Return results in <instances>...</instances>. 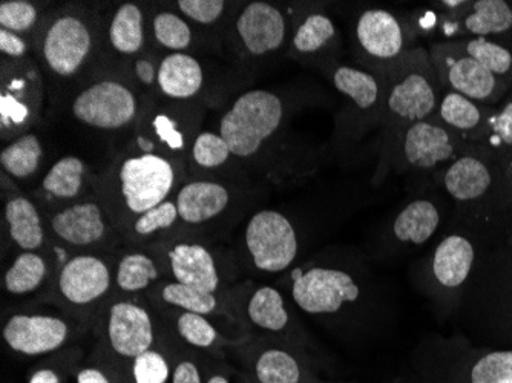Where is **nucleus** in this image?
I'll return each mask as SVG.
<instances>
[{
  "mask_svg": "<svg viewBox=\"0 0 512 383\" xmlns=\"http://www.w3.org/2000/svg\"><path fill=\"white\" fill-rule=\"evenodd\" d=\"M413 20L419 37L422 31L433 34L431 43L483 37L512 50V2L509 0H474L456 17L433 13V17L413 16Z\"/></svg>",
  "mask_w": 512,
  "mask_h": 383,
  "instance_id": "17",
  "label": "nucleus"
},
{
  "mask_svg": "<svg viewBox=\"0 0 512 383\" xmlns=\"http://www.w3.org/2000/svg\"><path fill=\"white\" fill-rule=\"evenodd\" d=\"M471 233L477 243L476 269L457 311L477 330L512 342V206Z\"/></svg>",
  "mask_w": 512,
  "mask_h": 383,
  "instance_id": "1",
  "label": "nucleus"
},
{
  "mask_svg": "<svg viewBox=\"0 0 512 383\" xmlns=\"http://www.w3.org/2000/svg\"><path fill=\"white\" fill-rule=\"evenodd\" d=\"M240 246L247 269L258 275L289 272L301 252L295 224L272 209L253 213L241 233Z\"/></svg>",
  "mask_w": 512,
  "mask_h": 383,
  "instance_id": "12",
  "label": "nucleus"
},
{
  "mask_svg": "<svg viewBox=\"0 0 512 383\" xmlns=\"http://www.w3.org/2000/svg\"><path fill=\"white\" fill-rule=\"evenodd\" d=\"M230 315L244 334L276 339L309 350L310 339L293 313L292 305L273 285L243 284L227 293Z\"/></svg>",
  "mask_w": 512,
  "mask_h": 383,
  "instance_id": "10",
  "label": "nucleus"
},
{
  "mask_svg": "<svg viewBox=\"0 0 512 383\" xmlns=\"http://www.w3.org/2000/svg\"><path fill=\"white\" fill-rule=\"evenodd\" d=\"M177 7L184 17L200 25L217 23L227 10L223 0H180Z\"/></svg>",
  "mask_w": 512,
  "mask_h": 383,
  "instance_id": "48",
  "label": "nucleus"
},
{
  "mask_svg": "<svg viewBox=\"0 0 512 383\" xmlns=\"http://www.w3.org/2000/svg\"><path fill=\"white\" fill-rule=\"evenodd\" d=\"M161 322L171 328L175 339L192 350L227 357L226 353L243 342L246 334L238 338H227L207 316L189 311L160 310Z\"/></svg>",
  "mask_w": 512,
  "mask_h": 383,
  "instance_id": "28",
  "label": "nucleus"
},
{
  "mask_svg": "<svg viewBox=\"0 0 512 383\" xmlns=\"http://www.w3.org/2000/svg\"><path fill=\"white\" fill-rule=\"evenodd\" d=\"M152 33L158 45L174 53H183L192 43V30L188 22L172 11H161L152 19Z\"/></svg>",
  "mask_w": 512,
  "mask_h": 383,
  "instance_id": "44",
  "label": "nucleus"
},
{
  "mask_svg": "<svg viewBox=\"0 0 512 383\" xmlns=\"http://www.w3.org/2000/svg\"><path fill=\"white\" fill-rule=\"evenodd\" d=\"M166 276L171 281L191 285L206 292L227 295L237 272L235 264L223 253L194 238H166L155 244Z\"/></svg>",
  "mask_w": 512,
  "mask_h": 383,
  "instance_id": "13",
  "label": "nucleus"
},
{
  "mask_svg": "<svg viewBox=\"0 0 512 383\" xmlns=\"http://www.w3.org/2000/svg\"><path fill=\"white\" fill-rule=\"evenodd\" d=\"M411 14L390 8H365L353 27V50L359 68L385 77L402 57L419 45Z\"/></svg>",
  "mask_w": 512,
  "mask_h": 383,
  "instance_id": "8",
  "label": "nucleus"
},
{
  "mask_svg": "<svg viewBox=\"0 0 512 383\" xmlns=\"http://www.w3.org/2000/svg\"><path fill=\"white\" fill-rule=\"evenodd\" d=\"M468 361L467 383H512V350L485 351Z\"/></svg>",
  "mask_w": 512,
  "mask_h": 383,
  "instance_id": "41",
  "label": "nucleus"
},
{
  "mask_svg": "<svg viewBox=\"0 0 512 383\" xmlns=\"http://www.w3.org/2000/svg\"><path fill=\"white\" fill-rule=\"evenodd\" d=\"M505 164V163H503ZM506 167V204L505 207L512 206V163L505 164Z\"/></svg>",
  "mask_w": 512,
  "mask_h": 383,
  "instance_id": "53",
  "label": "nucleus"
},
{
  "mask_svg": "<svg viewBox=\"0 0 512 383\" xmlns=\"http://www.w3.org/2000/svg\"><path fill=\"white\" fill-rule=\"evenodd\" d=\"M192 158L204 169H218L229 163L234 155L224 138L215 132H201L192 146Z\"/></svg>",
  "mask_w": 512,
  "mask_h": 383,
  "instance_id": "45",
  "label": "nucleus"
},
{
  "mask_svg": "<svg viewBox=\"0 0 512 383\" xmlns=\"http://www.w3.org/2000/svg\"><path fill=\"white\" fill-rule=\"evenodd\" d=\"M448 204L439 187L417 190L382 230L379 252L388 256L427 246L444 226Z\"/></svg>",
  "mask_w": 512,
  "mask_h": 383,
  "instance_id": "16",
  "label": "nucleus"
},
{
  "mask_svg": "<svg viewBox=\"0 0 512 383\" xmlns=\"http://www.w3.org/2000/svg\"><path fill=\"white\" fill-rule=\"evenodd\" d=\"M451 42H456L483 68L488 69L494 77L512 88V50L509 46L496 40L483 39V37H470V39L451 40Z\"/></svg>",
  "mask_w": 512,
  "mask_h": 383,
  "instance_id": "38",
  "label": "nucleus"
},
{
  "mask_svg": "<svg viewBox=\"0 0 512 383\" xmlns=\"http://www.w3.org/2000/svg\"><path fill=\"white\" fill-rule=\"evenodd\" d=\"M433 186L439 187L453 206L451 224L470 232L490 223L505 209V164L480 146H473L445 167L434 177Z\"/></svg>",
  "mask_w": 512,
  "mask_h": 383,
  "instance_id": "4",
  "label": "nucleus"
},
{
  "mask_svg": "<svg viewBox=\"0 0 512 383\" xmlns=\"http://www.w3.org/2000/svg\"><path fill=\"white\" fill-rule=\"evenodd\" d=\"M241 371L256 383H319L309 350L246 334L241 344L229 350Z\"/></svg>",
  "mask_w": 512,
  "mask_h": 383,
  "instance_id": "15",
  "label": "nucleus"
},
{
  "mask_svg": "<svg viewBox=\"0 0 512 383\" xmlns=\"http://www.w3.org/2000/svg\"><path fill=\"white\" fill-rule=\"evenodd\" d=\"M53 262L43 250L19 252L5 269L4 292L13 298H27L48 287L56 278Z\"/></svg>",
  "mask_w": 512,
  "mask_h": 383,
  "instance_id": "32",
  "label": "nucleus"
},
{
  "mask_svg": "<svg viewBox=\"0 0 512 383\" xmlns=\"http://www.w3.org/2000/svg\"><path fill=\"white\" fill-rule=\"evenodd\" d=\"M76 383H126L125 373L103 357L91 353L74 371Z\"/></svg>",
  "mask_w": 512,
  "mask_h": 383,
  "instance_id": "47",
  "label": "nucleus"
},
{
  "mask_svg": "<svg viewBox=\"0 0 512 383\" xmlns=\"http://www.w3.org/2000/svg\"><path fill=\"white\" fill-rule=\"evenodd\" d=\"M165 279H168L165 264L155 249L134 246L115 258L114 296H148V293Z\"/></svg>",
  "mask_w": 512,
  "mask_h": 383,
  "instance_id": "26",
  "label": "nucleus"
},
{
  "mask_svg": "<svg viewBox=\"0 0 512 383\" xmlns=\"http://www.w3.org/2000/svg\"><path fill=\"white\" fill-rule=\"evenodd\" d=\"M43 157L42 143L34 134L22 135L0 152V164L5 174L25 180L36 174Z\"/></svg>",
  "mask_w": 512,
  "mask_h": 383,
  "instance_id": "40",
  "label": "nucleus"
},
{
  "mask_svg": "<svg viewBox=\"0 0 512 383\" xmlns=\"http://www.w3.org/2000/svg\"><path fill=\"white\" fill-rule=\"evenodd\" d=\"M477 262V243L470 230L451 224L428 255L414 266V284L440 313L459 310Z\"/></svg>",
  "mask_w": 512,
  "mask_h": 383,
  "instance_id": "6",
  "label": "nucleus"
},
{
  "mask_svg": "<svg viewBox=\"0 0 512 383\" xmlns=\"http://www.w3.org/2000/svg\"><path fill=\"white\" fill-rule=\"evenodd\" d=\"M83 361V351L77 347L65 348L53 356L43 357L28 373L27 383H65Z\"/></svg>",
  "mask_w": 512,
  "mask_h": 383,
  "instance_id": "43",
  "label": "nucleus"
},
{
  "mask_svg": "<svg viewBox=\"0 0 512 383\" xmlns=\"http://www.w3.org/2000/svg\"><path fill=\"white\" fill-rule=\"evenodd\" d=\"M235 383H256L255 380L252 379V377L247 376L244 371L237 370V373H235Z\"/></svg>",
  "mask_w": 512,
  "mask_h": 383,
  "instance_id": "54",
  "label": "nucleus"
},
{
  "mask_svg": "<svg viewBox=\"0 0 512 383\" xmlns=\"http://www.w3.org/2000/svg\"><path fill=\"white\" fill-rule=\"evenodd\" d=\"M154 131L158 135L165 145L169 148L178 151L183 148L184 138L183 134L178 131L175 122H172L171 118L165 117V115H158L154 122Z\"/></svg>",
  "mask_w": 512,
  "mask_h": 383,
  "instance_id": "50",
  "label": "nucleus"
},
{
  "mask_svg": "<svg viewBox=\"0 0 512 383\" xmlns=\"http://www.w3.org/2000/svg\"><path fill=\"white\" fill-rule=\"evenodd\" d=\"M476 146L490 151L505 164L512 163V88L505 99L494 106L493 114Z\"/></svg>",
  "mask_w": 512,
  "mask_h": 383,
  "instance_id": "37",
  "label": "nucleus"
},
{
  "mask_svg": "<svg viewBox=\"0 0 512 383\" xmlns=\"http://www.w3.org/2000/svg\"><path fill=\"white\" fill-rule=\"evenodd\" d=\"M77 333L76 321L53 311H14L2 322L5 347L27 359H42L69 348Z\"/></svg>",
  "mask_w": 512,
  "mask_h": 383,
  "instance_id": "18",
  "label": "nucleus"
},
{
  "mask_svg": "<svg viewBox=\"0 0 512 383\" xmlns=\"http://www.w3.org/2000/svg\"><path fill=\"white\" fill-rule=\"evenodd\" d=\"M48 230L57 243L76 253L103 252V249L117 246L120 241L108 213L94 201L68 204L51 213Z\"/></svg>",
  "mask_w": 512,
  "mask_h": 383,
  "instance_id": "21",
  "label": "nucleus"
},
{
  "mask_svg": "<svg viewBox=\"0 0 512 383\" xmlns=\"http://www.w3.org/2000/svg\"><path fill=\"white\" fill-rule=\"evenodd\" d=\"M114 256L103 252L74 253L57 269L53 292L60 307L86 318L114 298Z\"/></svg>",
  "mask_w": 512,
  "mask_h": 383,
  "instance_id": "11",
  "label": "nucleus"
},
{
  "mask_svg": "<svg viewBox=\"0 0 512 383\" xmlns=\"http://www.w3.org/2000/svg\"><path fill=\"white\" fill-rule=\"evenodd\" d=\"M384 117L379 135L378 167L373 184L381 186L388 177V164L405 129L434 117L444 89L428 48L417 46L387 74Z\"/></svg>",
  "mask_w": 512,
  "mask_h": 383,
  "instance_id": "3",
  "label": "nucleus"
},
{
  "mask_svg": "<svg viewBox=\"0 0 512 383\" xmlns=\"http://www.w3.org/2000/svg\"><path fill=\"white\" fill-rule=\"evenodd\" d=\"M493 109L491 106L473 102L456 92L444 91L437 108L436 118L454 134L459 135L463 141L476 146L485 131L486 123L493 114Z\"/></svg>",
  "mask_w": 512,
  "mask_h": 383,
  "instance_id": "31",
  "label": "nucleus"
},
{
  "mask_svg": "<svg viewBox=\"0 0 512 383\" xmlns=\"http://www.w3.org/2000/svg\"><path fill=\"white\" fill-rule=\"evenodd\" d=\"M287 106L281 95L252 89L235 100L220 120L218 134L235 160L256 161L273 154L286 129Z\"/></svg>",
  "mask_w": 512,
  "mask_h": 383,
  "instance_id": "5",
  "label": "nucleus"
},
{
  "mask_svg": "<svg viewBox=\"0 0 512 383\" xmlns=\"http://www.w3.org/2000/svg\"><path fill=\"white\" fill-rule=\"evenodd\" d=\"M137 74L143 82L151 85L154 82V79H157L155 76V69L152 63H149L148 60H138L137 62Z\"/></svg>",
  "mask_w": 512,
  "mask_h": 383,
  "instance_id": "52",
  "label": "nucleus"
},
{
  "mask_svg": "<svg viewBox=\"0 0 512 383\" xmlns=\"http://www.w3.org/2000/svg\"><path fill=\"white\" fill-rule=\"evenodd\" d=\"M92 50V34L85 20L73 14L59 16L43 34L42 56L59 77L79 73Z\"/></svg>",
  "mask_w": 512,
  "mask_h": 383,
  "instance_id": "24",
  "label": "nucleus"
},
{
  "mask_svg": "<svg viewBox=\"0 0 512 383\" xmlns=\"http://www.w3.org/2000/svg\"><path fill=\"white\" fill-rule=\"evenodd\" d=\"M120 195L126 215L120 230L138 215L168 201L175 183V171L168 158L142 154L123 161L119 172Z\"/></svg>",
  "mask_w": 512,
  "mask_h": 383,
  "instance_id": "20",
  "label": "nucleus"
},
{
  "mask_svg": "<svg viewBox=\"0 0 512 383\" xmlns=\"http://www.w3.org/2000/svg\"><path fill=\"white\" fill-rule=\"evenodd\" d=\"M293 25L286 11L270 2H250L235 17L234 37L241 57L266 60L290 45Z\"/></svg>",
  "mask_w": 512,
  "mask_h": 383,
  "instance_id": "22",
  "label": "nucleus"
},
{
  "mask_svg": "<svg viewBox=\"0 0 512 383\" xmlns=\"http://www.w3.org/2000/svg\"><path fill=\"white\" fill-rule=\"evenodd\" d=\"M203 356L204 383H234L232 379L237 368L227 362V357L212 356L201 353Z\"/></svg>",
  "mask_w": 512,
  "mask_h": 383,
  "instance_id": "49",
  "label": "nucleus"
},
{
  "mask_svg": "<svg viewBox=\"0 0 512 383\" xmlns=\"http://www.w3.org/2000/svg\"><path fill=\"white\" fill-rule=\"evenodd\" d=\"M290 54L299 62L315 60L324 62L332 71L339 65L341 36L329 14L313 10L302 14L293 25Z\"/></svg>",
  "mask_w": 512,
  "mask_h": 383,
  "instance_id": "25",
  "label": "nucleus"
},
{
  "mask_svg": "<svg viewBox=\"0 0 512 383\" xmlns=\"http://www.w3.org/2000/svg\"><path fill=\"white\" fill-rule=\"evenodd\" d=\"M290 302L304 315L324 322L353 321L364 318L378 304V290L367 270L353 262L310 261L287 272Z\"/></svg>",
  "mask_w": 512,
  "mask_h": 383,
  "instance_id": "2",
  "label": "nucleus"
},
{
  "mask_svg": "<svg viewBox=\"0 0 512 383\" xmlns=\"http://www.w3.org/2000/svg\"><path fill=\"white\" fill-rule=\"evenodd\" d=\"M428 53L444 91L456 92L491 108L511 91V86L494 77L456 42L430 43Z\"/></svg>",
  "mask_w": 512,
  "mask_h": 383,
  "instance_id": "19",
  "label": "nucleus"
},
{
  "mask_svg": "<svg viewBox=\"0 0 512 383\" xmlns=\"http://www.w3.org/2000/svg\"><path fill=\"white\" fill-rule=\"evenodd\" d=\"M319 383H358V382H324V380H321Z\"/></svg>",
  "mask_w": 512,
  "mask_h": 383,
  "instance_id": "55",
  "label": "nucleus"
},
{
  "mask_svg": "<svg viewBox=\"0 0 512 383\" xmlns=\"http://www.w3.org/2000/svg\"><path fill=\"white\" fill-rule=\"evenodd\" d=\"M171 353L163 333L157 345L138 354L126 368V383H168L171 380Z\"/></svg>",
  "mask_w": 512,
  "mask_h": 383,
  "instance_id": "39",
  "label": "nucleus"
},
{
  "mask_svg": "<svg viewBox=\"0 0 512 383\" xmlns=\"http://www.w3.org/2000/svg\"><path fill=\"white\" fill-rule=\"evenodd\" d=\"M178 223H180V217H178L177 204L174 200H168L129 221L120 233L134 246L145 247L148 244L155 246L165 241L166 233L175 230Z\"/></svg>",
  "mask_w": 512,
  "mask_h": 383,
  "instance_id": "34",
  "label": "nucleus"
},
{
  "mask_svg": "<svg viewBox=\"0 0 512 383\" xmlns=\"http://www.w3.org/2000/svg\"><path fill=\"white\" fill-rule=\"evenodd\" d=\"M174 201L183 226H207L229 212L234 192L217 181H191L178 190Z\"/></svg>",
  "mask_w": 512,
  "mask_h": 383,
  "instance_id": "27",
  "label": "nucleus"
},
{
  "mask_svg": "<svg viewBox=\"0 0 512 383\" xmlns=\"http://www.w3.org/2000/svg\"><path fill=\"white\" fill-rule=\"evenodd\" d=\"M474 145L463 141L444 123L425 118L405 129L388 164V175L416 178L417 189L433 186L434 177Z\"/></svg>",
  "mask_w": 512,
  "mask_h": 383,
  "instance_id": "9",
  "label": "nucleus"
},
{
  "mask_svg": "<svg viewBox=\"0 0 512 383\" xmlns=\"http://www.w3.org/2000/svg\"><path fill=\"white\" fill-rule=\"evenodd\" d=\"M39 19L36 5L27 0H4L0 2V28L20 34L33 30Z\"/></svg>",
  "mask_w": 512,
  "mask_h": 383,
  "instance_id": "46",
  "label": "nucleus"
},
{
  "mask_svg": "<svg viewBox=\"0 0 512 383\" xmlns=\"http://www.w3.org/2000/svg\"><path fill=\"white\" fill-rule=\"evenodd\" d=\"M148 299L157 305L158 310L189 311L211 319L226 316L232 321L227 295L206 292L171 279H165L154 287L148 293Z\"/></svg>",
  "mask_w": 512,
  "mask_h": 383,
  "instance_id": "29",
  "label": "nucleus"
},
{
  "mask_svg": "<svg viewBox=\"0 0 512 383\" xmlns=\"http://www.w3.org/2000/svg\"><path fill=\"white\" fill-rule=\"evenodd\" d=\"M163 338L171 353L172 373L169 383H204L201 351L181 344L171 331L163 330Z\"/></svg>",
  "mask_w": 512,
  "mask_h": 383,
  "instance_id": "42",
  "label": "nucleus"
},
{
  "mask_svg": "<svg viewBox=\"0 0 512 383\" xmlns=\"http://www.w3.org/2000/svg\"><path fill=\"white\" fill-rule=\"evenodd\" d=\"M86 164L79 157L68 155L51 166L42 180V190L51 200L71 201L82 194Z\"/></svg>",
  "mask_w": 512,
  "mask_h": 383,
  "instance_id": "35",
  "label": "nucleus"
},
{
  "mask_svg": "<svg viewBox=\"0 0 512 383\" xmlns=\"http://www.w3.org/2000/svg\"><path fill=\"white\" fill-rule=\"evenodd\" d=\"M330 79L347 102L338 128L342 140L353 145L371 129H381L387 77L375 76L359 66L338 65L330 71Z\"/></svg>",
  "mask_w": 512,
  "mask_h": 383,
  "instance_id": "14",
  "label": "nucleus"
},
{
  "mask_svg": "<svg viewBox=\"0 0 512 383\" xmlns=\"http://www.w3.org/2000/svg\"><path fill=\"white\" fill-rule=\"evenodd\" d=\"M161 333V319L148 304L138 298L114 296L100 311L92 353L126 373L132 359L158 344Z\"/></svg>",
  "mask_w": 512,
  "mask_h": 383,
  "instance_id": "7",
  "label": "nucleus"
},
{
  "mask_svg": "<svg viewBox=\"0 0 512 383\" xmlns=\"http://www.w3.org/2000/svg\"><path fill=\"white\" fill-rule=\"evenodd\" d=\"M203 82V68L200 62L189 54H169L158 65V88L169 99H192L200 92Z\"/></svg>",
  "mask_w": 512,
  "mask_h": 383,
  "instance_id": "33",
  "label": "nucleus"
},
{
  "mask_svg": "<svg viewBox=\"0 0 512 383\" xmlns=\"http://www.w3.org/2000/svg\"><path fill=\"white\" fill-rule=\"evenodd\" d=\"M4 224L10 243L19 252H40L50 239V230L36 204L23 195L5 201Z\"/></svg>",
  "mask_w": 512,
  "mask_h": 383,
  "instance_id": "30",
  "label": "nucleus"
},
{
  "mask_svg": "<svg viewBox=\"0 0 512 383\" xmlns=\"http://www.w3.org/2000/svg\"><path fill=\"white\" fill-rule=\"evenodd\" d=\"M109 42L117 53L132 56L145 45L142 8L135 4H123L115 11L109 25Z\"/></svg>",
  "mask_w": 512,
  "mask_h": 383,
  "instance_id": "36",
  "label": "nucleus"
},
{
  "mask_svg": "<svg viewBox=\"0 0 512 383\" xmlns=\"http://www.w3.org/2000/svg\"><path fill=\"white\" fill-rule=\"evenodd\" d=\"M137 111L134 92L119 80L92 83L73 102V114L80 123L103 131L126 128Z\"/></svg>",
  "mask_w": 512,
  "mask_h": 383,
  "instance_id": "23",
  "label": "nucleus"
},
{
  "mask_svg": "<svg viewBox=\"0 0 512 383\" xmlns=\"http://www.w3.org/2000/svg\"><path fill=\"white\" fill-rule=\"evenodd\" d=\"M28 46L20 34L0 28V51L8 57H23L27 54Z\"/></svg>",
  "mask_w": 512,
  "mask_h": 383,
  "instance_id": "51",
  "label": "nucleus"
}]
</instances>
